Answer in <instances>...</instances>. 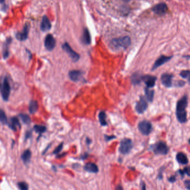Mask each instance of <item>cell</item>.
I'll use <instances>...</instances> for the list:
<instances>
[{
	"label": "cell",
	"instance_id": "39",
	"mask_svg": "<svg viewBox=\"0 0 190 190\" xmlns=\"http://www.w3.org/2000/svg\"><path fill=\"white\" fill-rule=\"evenodd\" d=\"M31 135H32V133H31V132H27L26 134V136H25V139H27L28 138L31 137Z\"/></svg>",
	"mask_w": 190,
	"mask_h": 190
},
{
	"label": "cell",
	"instance_id": "10",
	"mask_svg": "<svg viewBox=\"0 0 190 190\" xmlns=\"http://www.w3.org/2000/svg\"><path fill=\"white\" fill-rule=\"evenodd\" d=\"M45 47L49 51H52L56 46V40L52 34L46 35L44 41Z\"/></svg>",
	"mask_w": 190,
	"mask_h": 190
},
{
	"label": "cell",
	"instance_id": "31",
	"mask_svg": "<svg viewBox=\"0 0 190 190\" xmlns=\"http://www.w3.org/2000/svg\"><path fill=\"white\" fill-rule=\"evenodd\" d=\"M190 70H183L180 72V75L184 79H188L190 81Z\"/></svg>",
	"mask_w": 190,
	"mask_h": 190
},
{
	"label": "cell",
	"instance_id": "7",
	"mask_svg": "<svg viewBox=\"0 0 190 190\" xmlns=\"http://www.w3.org/2000/svg\"><path fill=\"white\" fill-rule=\"evenodd\" d=\"M62 48L64 52L68 54L69 57L72 59L73 62H77L80 59V55L76 53L68 42H65L63 45Z\"/></svg>",
	"mask_w": 190,
	"mask_h": 190
},
{
	"label": "cell",
	"instance_id": "29",
	"mask_svg": "<svg viewBox=\"0 0 190 190\" xmlns=\"http://www.w3.org/2000/svg\"><path fill=\"white\" fill-rule=\"evenodd\" d=\"M19 117L21 120L25 125H29L31 123V119L30 117L26 114H20Z\"/></svg>",
	"mask_w": 190,
	"mask_h": 190
},
{
	"label": "cell",
	"instance_id": "34",
	"mask_svg": "<svg viewBox=\"0 0 190 190\" xmlns=\"http://www.w3.org/2000/svg\"><path fill=\"white\" fill-rule=\"evenodd\" d=\"M104 138H105V141L108 142L110 141L113 139L116 138V136H108V135H104Z\"/></svg>",
	"mask_w": 190,
	"mask_h": 190
},
{
	"label": "cell",
	"instance_id": "41",
	"mask_svg": "<svg viewBox=\"0 0 190 190\" xmlns=\"http://www.w3.org/2000/svg\"><path fill=\"white\" fill-rule=\"evenodd\" d=\"M141 185H142V187H141V189L142 190H145L146 189V187H145V184H144V182H141Z\"/></svg>",
	"mask_w": 190,
	"mask_h": 190
},
{
	"label": "cell",
	"instance_id": "6",
	"mask_svg": "<svg viewBox=\"0 0 190 190\" xmlns=\"http://www.w3.org/2000/svg\"><path fill=\"white\" fill-rule=\"evenodd\" d=\"M138 129L144 136H148L153 130V127L151 122L147 120H143L138 124Z\"/></svg>",
	"mask_w": 190,
	"mask_h": 190
},
{
	"label": "cell",
	"instance_id": "3",
	"mask_svg": "<svg viewBox=\"0 0 190 190\" xmlns=\"http://www.w3.org/2000/svg\"><path fill=\"white\" fill-rule=\"evenodd\" d=\"M11 92V86L8 78L5 77L3 79L0 78V93L5 101H8Z\"/></svg>",
	"mask_w": 190,
	"mask_h": 190
},
{
	"label": "cell",
	"instance_id": "37",
	"mask_svg": "<svg viewBox=\"0 0 190 190\" xmlns=\"http://www.w3.org/2000/svg\"><path fill=\"white\" fill-rule=\"evenodd\" d=\"M168 180L171 183H174V182H175L176 181V178L175 176H171V177L168 178Z\"/></svg>",
	"mask_w": 190,
	"mask_h": 190
},
{
	"label": "cell",
	"instance_id": "27",
	"mask_svg": "<svg viewBox=\"0 0 190 190\" xmlns=\"http://www.w3.org/2000/svg\"><path fill=\"white\" fill-rule=\"evenodd\" d=\"M33 130L38 133H39L40 136V134L45 133L46 131V127L43 125H35L33 127Z\"/></svg>",
	"mask_w": 190,
	"mask_h": 190
},
{
	"label": "cell",
	"instance_id": "17",
	"mask_svg": "<svg viewBox=\"0 0 190 190\" xmlns=\"http://www.w3.org/2000/svg\"><path fill=\"white\" fill-rule=\"evenodd\" d=\"M7 125H8V127L14 131H16L18 127L19 128L21 127V125H20L19 119L16 117L11 118L10 121L9 122H8Z\"/></svg>",
	"mask_w": 190,
	"mask_h": 190
},
{
	"label": "cell",
	"instance_id": "16",
	"mask_svg": "<svg viewBox=\"0 0 190 190\" xmlns=\"http://www.w3.org/2000/svg\"><path fill=\"white\" fill-rule=\"evenodd\" d=\"M83 72L80 70H72L69 72V77L74 82H78L82 78Z\"/></svg>",
	"mask_w": 190,
	"mask_h": 190
},
{
	"label": "cell",
	"instance_id": "40",
	"mask_svg": "<svg viewBox=\"0 0 190 190\" xmlns=\"http://www.w3.org/2000/svg\"><path fill=\"white\" fill-rule=\"evenodd\" d=\"M86 143H87L88 145H89V144L92 143V140L90 138H86Z\"/></svg>",
	"mask_w": 190,
	"mask_h": 190
},
{
	"label": "cell",
	"instance_id": "44",
	"mask_svg": "<svg viewBox=\"0 0 190 190\" xmlns=\"http://www.w3.org/2000/svg\"><path fill=\"white\" fill-rule=\"evenodd\" d=\"M122 1H123V2H129L131 0H122Z\"/></svg>",
	"mask_w": 190,
	"mask_h": 190
},
{
	"label": "cell",
	"instance_id": "14",
	"mask_svg": "<svg viewBox=\"0 0 190 190\" xmlns=\"http://www.w3.org/2000/svg\"><path fill=\"white\" fill-rule=\"evenodd\" d=\"M173 77V75L170 74L168 73L163 74L161 78L162 84L166 88H171L172 86Z\"/></svg>",
	"mask_w": 190,
	"mask_h": 190
},
{
	"label": "cell",
	"instance_id": "8",
	"mask_svg": "<svg viewBox=\"0 0 190 190\" xmlns=\"http://www.w3.org/2000/svg\"><path fill=\"white\" fill-rule=\"evenodd\" d=\"M148 108V103L143 96H141L139 101L137 102L135 107L136 111L138 114H142Z\"/></svg>",
	"mask_w": 190,
	"mask_h": 190
},
{
	"label": "cell",
	"instance_id": "11",
	"mask_svg": "<svg viewBox=\"0 0 190 190\" xmlns=\"http://www.w3.org/2000/svg\"><path fill=\"white\" fill-rule=\"evenodd\" d=\"M142 81H143L147 87L152 88L155 86L157 80V77L155 76H152L150 75H142L141 78Z\"/></svg>",
	"mask_w": 190,
	"mask_h": 190
},
{
	"label": "cell",
	"instance_id": "9",
	"mask_svg": "<svg viewBox=\"0 0 190 190\" xmlns=\"http://www.w3.org/2000/svg\"><path fill=\"white\" fill-rule=\"evenodd\" d=\"M30 30V24L26 23L22 31L18 32L16 34V38L20 41H25L28 38V35Z\"/></svg>",
	"mask_w": 190,
	"mask_h": 190
},
{
	"label": "cell",
	"instance_id": "22",
	"mask_svg": "<svg viewBox=\"0 0 190 190\" xmlns=\"http://www.w3.org/2000/svg\"><path fill=\"white\" fill-rule=\"evenodd\" d=\"M12 42V39L11 38H9L8 39H7L5 44V46H4V48H3V58L5 59H7L8 56H9V45L11 44Z\"/></svg>",
	"mask_w": 190,
	"mask_h": 190
},
{
	"label": "cell",
	"instance_id": "18",
	"mask_svg": "<svg viewBox=\"0 0 190 190\" xmlns=\"http://www.w3.org/2000/svg\"><path fill=\"white\" fill-rule=\"evenodd\" d=\"M84 170L89 173H97L99 171L98 166L94 163H88L86 164L84 167Z\"/></svg>",
	"mask_w": 190,
	"mask_h": 190
},
{
	"label": "cell",
	"instance_id": "38",
	"mask_svg": "<svg viewBox=\"0 0 190 190\" xmlns=\"http://www.w3.org/2000/svg\"><path fill=\"white\" fill-rule=\"evenodd\" d=\"M163 168H161L160 170H159V174H158V178L159 179V180H161L162 178V172H163Z\"/></svg>",
	"mask_w": 190,
	"mask_h": 190
},
{
	"label": "cell",
	"instance_id": "12",
	"mask_svg": "<svg viewBox=\"0 0 190 190\" xmlns=\"http://www.w3.org/2000/svg\"><path fill=\"white\" fill-rule=\"evenodd\" d=\"M172 57H173L172 56H165V55H161L155 61V64H153V65L152 66V71H153V70H156V69H157L158 68H159V66L164 65L165 63H166L167 62L169 61L172 58Z\"/></svg>",
	"mask_w": 190,
	"mask_h": 190
},
{
	"label": "cell",
	"instance_id": "15",
	"mask_svg": "<svg viewBox=\"0 0 190 190\" xmlns=\"http://www.w3.org/2000/svg\"><path fill=\"white\" fill-rule=\"evenodd\" d=\"M52 28V24L49 18L46 16H44L40 25V29L44 32L49 31Z\"/></svg>",
	"mask_w": 190,
	"mask_h": 190
},
{
	"label": "cell",
	"instance_id": "24",
	"mask_svg": "<svg viewBox=\"0 0 190 190\" xmlns=\"http://www.w3.org/2000/svg\"><path fill=\"white\" fill-rule=\"evenodd\" d=\"M99 120L100 124L102 126H107L108 123L106 122V114L104 111H100L99 113Z\"/></svg>",
	"mask_w": 190,
	"mask_h": 190
},
{
	"label": "cell",
	"instance_id": "21",
	"mask_svg": "<svg viewBox=\"0 0 190 190\" xmlns=\"http://www.w3.org/2000/svg\"><path fill=\"white\" fill-rule=\"evenodd\" d=\"M144 93L146 99L150 102H152L154 99V95H155V90H152L150 88L146 86L144 89Z\"/></svg>",
	"mask_w": 190,
	"mask_h": 190
},
{
	"label": "cell",
	"instance_id": "36",
	"mask_svg": "<svg viewBox=\"0 0 190 190\" xmlns=\"http://www.w3.org/2000/svg\"><path fill=\"white\" fill-rule=\"evenodd\" d=\"M184 186L186 187V188L187 190H190V181L189 180H187L184 182Z\"/></svg>",
	"mask_w": 190,
	"mask_h": 190
},
{
	"label": "cell",
	"instance_id": "23",
	"mask_svg": "<svg viewBox=\"0 0 190 190\" xmlns=\"http://www.w3.org/2000/svg\"><path fill=\"white\" fill-rule=\"evenodd\" d=\"M31 152L29 150H25L22 153L21 155V159L25 164H29L31 160Z\"/></svg>",
	"mask_w": 190,
	"mask_h": 190
},
{
	"label": "cell",
	"instance_id": "1",
	"mask_svg": "<svg viewBox=\"0 0 190 190\" xmlns=\"http://www.w3.org/2000/svg\"><path fill=\"white\" fill-rule=\"evenodd\" d=\"M188 105V96L187 94L177 102L176 109V114L178 121L181 123H185L187 122V113L186 108Z\"/></svg>",
	"mask_w": 190,
	"mask_h": 190
},
{
	"label": "cell",
	"instance_id": "2",
	"mask_svg": "<svg viewBox=\"0 0 190 190\" xmlns=\"http://www.w3.org/2000/svg\"><path fill=\"white\" fill-rule=\"evenodd\" d=\"M131 38L126 36L113 39L111 42V46L114 50H122L127 49L131 45Z\"/></svg>",
	"mask_w": 190,
	"mask_h": 190
},
{
	"label": "cell",
	"instance_id": "33",
	"mask_svg": "<svg viewBox=\"0 0 190 190\" xmlns=\"http://www.w3.org/2000/svg\"><path fill=\"white\" fill-rule=\"evenodd\" d=\"M63 145H64V143H61L60 144H59V145L55 149V150L53 152V154H54V155L59 154L63 148Z\"/></svg>",
	"mask_w": 190,
	"mask_h": 190
},
{
	"label": "cell",
	"instance_id": "20",
	"mask_svg": "<svg viewBox=\"0 0 190 190\" xmlns=\"http://www.w3.org/2000/svg\"><path fill=\"white\" fill-rule=\"evenodd\" d=\"M176 158V161L179 164L186 165L189 163V159L187 155L183 152L178 153Z\"/></svg>",
	"mask_w": 190,
	"mask_h": 190
},
{
	"label": "cell",
	"instance_id": "32",
	"mask_svg": "<svg viewBox=\"0 0 190 190\" xmlns=\"http://www.w3.org/2000/svg\"><path fill=\"white\" fill-rule=\"evenodd\" d=\"M18 187L20 190H27L29 189L28 184L25 182H21L18 183Z\"/></svg>",
	"mask_w": 190,
	"mask_h": 190
},
{
	"label": "cell",
	"instance_id": "25",
	"mask_svg": "<svg viewBox=\"0 0 190 190\" xmlns=\"http://www.w3.org/2000/svg\"><path fill=\"white\" fill-rule=\"evenodd\" d=\"M141 78H142V75H141L137 72L133 74L131 77L132 84L134 85L139 84L142 81Z\"/></svg>",
	"mask_w": 190,
	"mask_h": 190
},
{
	"label": "cell",
	"instance_id": "5",
	"mask_svg": "<svg viewBox=\"0 0 190 190\" xmlns=\"http://www.w3.org/2000/svg\"><path fill=\"white\" fill-rule=\"evenodd\" d=\"M132 148V141L129 138H125L120 142V146L119 147V152L123 155H127L130 153Z\"/></svg>",
	"mask_w": 190,
	"mask_h": 190
},
{
	"label": "cell",
	"instance_id": "13",
	"mask_svg": "<svg viewBox=\"0 0 190 190\" xmlns=\"http://www.w3.org/2000/svg\"><path fill=\"white\" fill-rule=\"evenodd\" d=\"M167 6L164 3H160L153 7L152 11L158 15L163 16L167 11Z\"/></svg>",
	"mask_w": 190,
	"mask_h": 190
},
{
	"label": "cell",
	"instance_id": "42",
	"mask_svg": "<svg viewBox=\"0 0 190 190\" xmlns=\"http://www.w3.org/2000/svg\"><path fill=\"white\" fill-rule=\"evenodd\" d=\"M87 157H88V153H85L84 155H83L81 156V159H85L87 158Z\"/></svg>",
	"mask_w": 190,
	"mask_h": 190
},
{
	"label": "cell",
	"instance_id": "4",
	"mask_svg": "<svg viewBox=\"0 0 190 190\" xmlns=\"http://www.w3.org/2000/svg\"><path fill=\"white\" fill-rule=\"evenodd\" d=\"M150 150L156 155H166L169 152V148L166 143L162 141H159L155 144L151 145Z\"/></svg>",
	"mask_w": 190,
	"mask_h": 190
},
{
	"label": "cell",
	"instance_id": "28",
	"mask_svg": "<svg viewBox=\"0 0 190 190\" xmlns=\"http://www.w3.org/2000/svg\"><path fill=\"white\" fill-rule=\"evenodd\" d=\"M0 122L2 125H7L8 124V119L7 117L6 114L2 109H0Z\"/></svg>",
	"mask_w": 190,
	"mask_h": 190
},
{
	"label": "cell",
	"instance_id": "35",
	"mask_svg": "<svg viewBox=\"0 0 190 190\" xmlns=\"http://www.w3.org/2000/svg\"><path fill=\"white\" fill-rule=\"evenodd\" d=\"M186 83L183 80H178L177 81L176 86L177 87H182L185 85Z\"/></svg>",
	"mask_w": 190,
	"mask_h": 190
},
{
	"label": "cell",
	"instance_id": "26",
	"mask_svg": "<svg viewBox=\"0 0 190 190\" xmlns=\"http://www.w3.org/2000/svg\"><path fill=\"white\" fill-rule=\"evenodd\" d=\"M39 105L37 101L31 100L29 104V111L31 114H34L38 110Z\"/></svg>",
	"mask_w": 190,
	"mask_h": 190
},
{
	"label": "cell",
	"instance_id": "30",
	"mask_svg": "<svg viewBox=\"0 0 190 190\" xmlns=\"http://www.w3.org/2000/svg\"><path fill=\"white\" fill-rule=\"evenodd\" d=\"M178 172L181 175V176H182V178H184L185 174H187V175L188 176H190V167H186L182 170H178Z\"/></svg>",
	"mask_w": 190,
	"mask_h": 190
},
{
	"label": "cell",
	"instance_id": "19",
	"mask_svg": "<svg viewBox=\"0 0 190 190\" xmlns=\"http://www.w3.org/2000/svg\"><path fill=\"white\" fill-rule=\"evenodd\" d=\"M81 41L85 45H89L91 42L90 34L88 29L86 28L84 29L83 35L81 36Z\"/></svg>",
	"mask_w": 190,
	"mask_h": 190
},
{
	"label": "cell",
	"instance_id": "43",
	"mask_svg": "<svg viewBox=\"0 0 190 190\" xmlns=\"http://www.w3.org/2000/svg\"><path fill=\"white\" fill-rule=\"evenodd\" d=\"M116 190H123V187H121L120 186H118V187L116 188Z\"/></svg>",
	"mask_w": 190,
	"mask_h": 190
}]
</instances>
